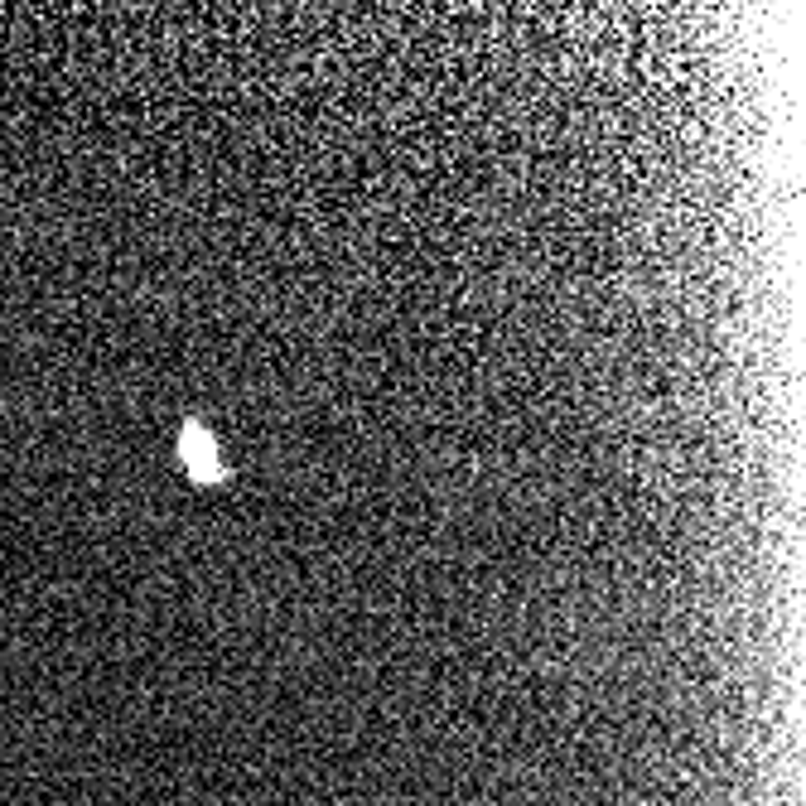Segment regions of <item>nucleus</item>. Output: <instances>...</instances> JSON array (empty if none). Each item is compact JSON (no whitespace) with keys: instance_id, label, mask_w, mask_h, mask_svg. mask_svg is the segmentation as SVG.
<instances>
[{"instance_id":"1","label":"nucleus","mask_w":806,"mask_h":806,"mask_svg":"<svg viewBox=\"0 0 806 806\" xmlns=\"http://www.w3.org/2000/svg\"><path fill=\"white\" fill-rule=\"evenodd\" d=\"M179 459L184 469L194 473L198 483H218L223 478V459H218V440L198 425H184V440H179Z\"/></svg>"}]
</instances>
